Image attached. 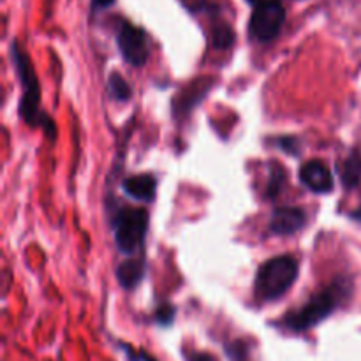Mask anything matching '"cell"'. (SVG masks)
<instances>
[{
  "label": "cell",
  "instance_id": "cell-1",
  "mask_svg": "<svg viewBox=\"0 0 361 361\" xmlns=\"http://www.w3.org/2000/svg\"><path fill=\"white\" fill-rule=\"evenodd\" d=\"M11 55H13L14 67H16L18 76L21 80V87H23V99H21L20 104L21 116L30 127H37L42 123L48 136L53 137L55 136V126L44 113L39 111V94H41V90H39L37 78H35L30 59L21 51L18 42L11 44Z\"/></svg>",
  "mask_w": 361,
  "mask_h": 361
},
{
  "label": "cell",
  "instance_id": "cell-2",
  "mask_svg": "<svg viewBox=\"0 0 361 361\" xmlns=\"http://www.w3.org/2000/svg\"><path fill=\"white\" fill-rule=\"evenodd\" d=\"M298 275V264L293 257L281 256L263 263L257 271L256 293L263 300H277L289 291Z\"/></svg>",
  "mask_w": 361,
  "mask_h": 361
},
{
  "label": "cell",
  "instance_id": "cell-3",
  "mask_svg": "<svg viewBox=\"0 0 361 361\" xmlns=\"http://www.w3.org/2000/svg\"><path fill=\"white\" fill-rule=\"evenodd\" d=\"M148 228V214L143 208H123L115 215L113 233L116 247L123 254H136L143 245Z\"/></svg>",
  "mask_w": 361,
  "mask_h": 361
},
{
  "label": "cell",
  "instance_id": "cell-4",
  "mask_svg": "<svg viewBox=\"0 0 361 361\" xmlns=\"http://www.w3.org/2000/svg\"><path fill=\"white\" fill-rule=\"evenodd\" d=\"M341 293L337 289H326L314 296L307 305H303L298 312H289L284 317V324L293 331H305L309 328H314L317 323L326 319L335 310Z\"/></svg>",
  "mask_w": 361,
  "mask_h": 361
},
{
  "label": "cell",
  "instance_id": "cell-5",
  "mask_svg": "<svg viewBox=\"0 0 361 361\" xmlns=\"http://www.w3.org/2000/svg\"><path fill=\"white\" fill-rule=\"evenodd\" d=\"M286 20V11L277 4H267V6L254 7V13L249 21V34L256 41L268 42L275 39L281 32Z\"/></svg>",
  "mask_w": 361,
  "mask_h": 361
},
{
  "label": "cell",
  "instance_id": "cell-6",
  "mask_svg": "<svg viewBox=\"0 0 361 361\" xmlns=\"http://www.w3.org/2000/svg\"><path fill=\"white\" fill-rule=\"evenodd\" d=\"M118 48L122 51L126 62L130 66L141 67L148 60V41L141 28L130 23H123L118 32Z\"/></svg>",
  "mask_w": 361,
  "mask_h": 361
},
{
  "label": "cell",
  "instance_id": "cell-7",
  "mask_svg": "<svg viewBox=\"0 0 361 361\" xmlns=\"http://www.w3.org/2000/svg\"><path fill=\"white\" fill-rule=\"evenodd\" d=\"M300 180L312 192L328 194L334 190V175L323 161L305 162L300 169Z\"/></svg>",
  "mask_w": 361,
  "mask_h": 361
},
{
  "label": "cell",
  "instance_id": "cell-8",
  "mask_svg": "<svg viewBox=\"0 0 361 361\" xmlns=\"http://www.w3.org/2000/svg\"><path fill=\"white\" fill-rule=\"evenodd\" d=\"M307 215L302 208L296 207H284V208H277V210L271 214V221H270V229L271 233L281 236H289L295 235L296 231L305 226Z\"/></svg>",
  "mask_w": 361,
  "mask_h": 361
},
{
  "label": "cell",
  "instance_id": "cell-9",
  "mask_svg": "<svg viewBox=\"0 0 361 361\" xmlns=\"http://www.w3.org/2000/svg\"><path fill=\"white\" fill-rule=\"evenodd\" d=\"M212 85L214 83H210V78H204V80L194 81L189 88H185V90L178 95V99L175 101L176 115H178V113H183V111L189 113L190 109H192L194 106H196L197 102L203 99V95L210 90Z\"/></svg>",
  "mask_w": 361,
  "mask_h": 361
},
{
  "label": "cell",
  "instance_id": "cell-10",
  "mask_svg": "<svg viewBox=\"0 0 361 361\" xmlns=\"http://www.w3.org/2000/svg\"><path fill=\"white\" fill-rule=\"evenodd\" d=\"M155 178L152 175H136L130 176L123 182V190L136 200L152 201L155 196Z\"/></svg>",
  "mask_w": 361,
  "mask_h": 361
},
{
  "label": "cell",
  "instance_id": "cell-11",
  "mask_svg": "<svg viewBox=\"0 0 361 361\" xmlns=\"http://www.w3.org/2000/svg\"><path fill=\"white\" fill-rule=\"evenodd\" d=\"M116 279L126 289H134L143 279V263L140 259H127L116 270Z\"/></svg>",
  "mask_w": 361,
  "mask_h": 361
},
{
  "label": "cell",
  "instance_id": "cell-12",
  "mask_svg": "<svg viewBox=\"0 0 361 361\" xmlns=\"http://www.w3.org/2000/svg\"><path fill=\"white\" fill-rule=\"evenodd\" d=\"M342 182L348 189L358 187L361 183V157L358 154H353L345 161L344 168H342Z\"/></svg>",
  "mask_w": 361,
  "mask_h": 361
},
{
  "label": "cell",
  "instance_id": "cell-13",
  "mask_svg": "<svg viewBox=\"0 0 361 361\" xmlns=\"http://www.w3.org/2000/svg\"><path fill=\"white\" fill-rule=\"evenodd\" d=\"M233 41H235V32H233V28L228 23L215 25L214 30H212V42H214L215 48H229Z\"/></svg>",
  "mask_w": 361,
  "mask_h": 361
},
{
  "label": "cell",
  "instance_id": "cell-14",
  "mask_svg": "<svg viewBox=\"0 0 361 361\" xmlns=\"http://www.w3.org/2000/svg\"><path fill=\"white\" fill-rule=\"evenodd\" d=\"M109 90H111V94L115 95V99H118V101H129L130 95H133L130 85L127 83V81L123 80L122 74L118 73H113L111 76H109Z\"/></svg>",
  "mask_w": 361,
  "mask_h": 361
},
{
  "label": "cell",
  "instance_id": "cell-15",
  "mask_svg": "<svg viewBox=\"0 0 361 361\" xmlns=\"http://www.w3.org/2000/svg\"><path fill=\"white\" fill-rule=\"evenodd\" d=\"M268 180H270V182H268V197H275L279 192H281L282 185H284V180H286L284 169L274 162V168H271L270 178Z\"/></svg>",
  "mask_w": 361,
  "mask_h": 361
},
{
  "label": "cell",
  "instance_id": "cell-16",
  "mask_svg": "<svg viewBox=\"0 0 361 361\" xmlns=\"http://www.w3.org/2000/svg\"><path fill=\"white\" fill-rule=\"evenodd\" d=\"M155 319H157V323L162 324V326H168V324H171L173 319H175V307L169 305V303L161 305L157 309V314H155Z\"/></svg>",
  "mask_w": 361,
  "mask_h": 361
},
{
  "label": "cell",
  "instance_id": "cell-17",
  "mask_svg": "<svg viewBox=\"0 0 361 361\" xmlns=\"http://www.w3.org/2000/svg\"><path fill=\"white\" fill-rule=\"evenodd\" d=\"M279 145H281V148H284L289 155H298L300 143L296 137H281Z\"/></svg>",
  "mask_w": 361,
  "mask_h": 361
},
{
  "label": "cell",
  "instance_id": "cell-18",
  "mask_svg": "<svg viewBox=\"0 0 361 361\" xmlns=\"http://www.w3.org/2000/svg\"><path fill=\"white\" fill-rule=\"evenodd\" d=\"M113 4H115V0H92V9H106V7L113 6Z\"/></svg>",
  "mask_w": 361,
  "mask_h": 361
},
{
  "label": "cell",
  "instance_id": "cell-19",
  "mask_svg": "<svg viewBox=\"0 0 361 361\" xmlns=\"http://www.w3.org/2000/svg\"><path fill=\"white\" fill-rule=\"evenodd\" d=\"M247 2H250L252 6H267V4H277L279 0H247Z\"/></svg>",
  "mask_w": 361,
  "mask_h": 361
},
{
  "label": "cell",
  "instance_id": "cell-20",
  "mask_svg": "<svg viewBox=\"0 0 361 361\" xmlns=\"http://www.w3.org/2000/svg\"><path fill=\"white\" fill-rule=\"evenodd\" d=\"M351 217L355 219V221H358V222H361V207L358 208V210L355 212V214H351Z\"/></svg>",
  "mask_w": 361,
  "mask_h": 361
},
{
  "label": "cell",
  "instance_id": "cell-21",
  "mask_svg": "<svg viewBox=\"0 0 361 361\" xmlns=\"http://www.w3.org/2000/svg\"><path fill=\"white\" fill-rule=\"evenodd\" d=\"M140 358H141V360H143V361H155L154 358H150V356H148V355H147V353H143V351H141V353H140Z\"/></svg>",
  "mask_w": 361,
  "mask_h": 361
}]
</instances>
